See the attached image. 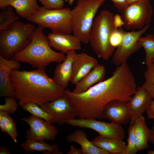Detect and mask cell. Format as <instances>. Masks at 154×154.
Masks as SVG:
<instances>
[{"mask_svg":"<svg viewBox=\"0 0 154 154\" xmlns=\"http://www.w3.org/2000/svg\"><path fill=\"white\" fill-rule=\"evenodd\" d=\"M98 64L96 58L86 53H76L72 64L70 82L75 85Z\"/></svg>","mask_w":154,"mask_h":154,"instance_id":"obj_15","label":"cell"},{"mask_svg":"<svg viewBox=\"0 0 154 154\" xmlns=\"http://www.w3.org/2000/svg\"><path fill=\"white\" fill-rule=\"evenodd\" d=\"M13 7L9 6L5 10L0 12V31L8 29L20 19L19 16L14 11Z\"/></svg>","mask_w":154,"mask_h":154,"instance_id":"obj_26","label":"cell"},{"mask_svg":"<svg viewBox=\"0 0 154 154\" xmlns=\"http://www.w3.org/2000/svg\"><path fill=\"white\" fill-rule=\"evenodd\" d=\"M152 62H154V58H153V60Z\"/></svg>","mask_w":154,"mask_h":154,"instance_id":"obj_44","label":"cell"},{"mask_svg":"<svg viewBox=\"0 0 154 154\" xmlns=\"http://www.w3.org/2000/svg\"><path fill=\"white\" fill-rule=\"evenodd\" d=\"M149 142L154 145V126L150 129Z\"/></svg>","mask_w":154,"mask_h":154,"instance_id":"obj_39","label":"cell"},{"mask_svg":"<svg viewBox=\"0 0 154 154\" xmlns=\"http://www.w3.org/2000/svg\"><path fill=\"white\" fill-rule=\"evenodd\" d=\"M21 120L29 126L26 132V139L53 141L58 133L57 129L52 123L32 115Z\"/></svg>","mask_w":154,"mask_h":154,"instance_id":"obj_11","label":"cell"},{"mask_svg":"<svg viewBox=\"0 0 154 154\" xmlns=\"http://www.w3.org/2000/svg\"><path fill=\"white\" fill-rule=\"evenodd\" d=\"M137 88L134 76L126 62L117 66L110 77L83 93H74L68 89L64 92L79 118L96 119H102L103 110L111 102L129 101Z\"/></svg>","mask_w":154,"mask_h":154,"instance_id":"obj_1","label":"cell"},{"mask_svg":"<svg viewBox=\"0 0 154 154\" xmlns=\"http://www.w3.org/2000/svg\"><path fill=\"white\" fill-rule=\"evenodd\" d=\"M67 154H82L81 149H78L74 147L73 145L70 146V148L67 153Z\"/></svg>","mask_w":154,"mask_h":154,"instance_id":"obj_37","label":"cell"},{"mask_svg":"<svg viewBox=\"0 0 154 154\" xmlns=\"http://www.w3.org/2000/svg\"><path fill=\"white\" fill-rule=\"evenodd\" d=\"M146 112L149 118L154 119V99L152 100Z\"/></svg>","mask_w":154,"mask_h":154,"instance_id":"obj_36","label":"cell"},{"mask_svg":"<svg viewBox=\"0 0 154 154\" xmlns=\"http://www.w3.org/2000/svg\"><path fill=\"white\" fill-rule=\"evenodd\" d=\"M152 98L142 87L137 88L135 93L129 101L130 114L129 125L133 124L135 120L146 112Z\"/></svg>","mask_w":154,"mask_h":154,"instance_id":"obj_16","label":"cell"},{"mask_svg":"<svg viewBox=\"0 0 154 154\" xmlns=\"http://www.w3.org/2000/svg\"><path fill=\"white\" fill-rule=\"evenodd\" d=\"M112 1L115 8L121 13L129 5L127 0H110Z\"/></svg>","mask_w":154,"mask_h":154,"instance_id":"obj_34","label":"cell"},{"mask_svg":"<svg viewBox=\"0 0 154 154\" xmlns=\"http://www.w3.org/2000/svg\"><path fill=\"white\" fill-rule=\"evenodd\" d=\"M103 118L121 125L127 124L130 120L129 101L116 100L111 102L103 110Z\"/></svg>","mask_w":154,"mask_h":154,"instance_id":"obj_13","label":"cell"},{"mask_svg":"<svg viewBox=\"0 0 154 154\" xmlns=\"http://www.w3.org/2000/svg\"><path fill=\"white\" fill-rule=\"evenodd\" d=\"M106 0H77L71 10L72 33L81 43H89L92 26L96 15Z\"/></svg>","mask_w":154,"mask_h":154,"instance_id":"obj_6","label":"cell"},{"mask_svg":"<svg viewBox=\"0 0 154 154\" xmlns=\"http://www.w3.org/2000/svg\"><path fill=\"white\" fill-rule=\"evenodd\" d=\"M113 23L115 27L118 28L124 25V23L122 19L121 15L116 14L113 16Z\"/></svg>","mask_w":154,"mask_h":154,"instance_id":"obj_35","label":"cell"},{"mask_svg":"<svg viewBox=\"0 0 154 154\" xmlns=\"http://www.w3.org/2000/svg\"><path fill=\"white\" fill-rule=\"evenodd\" d=\"M153 13L149 2H141L129 5L121 15L126 29L139 30L149 25Z\"/></svg>","mask_w":154,"mask_h":154,"instance_id":"obj_8","label":"cell"},{"mask_svg":"<svg viewBox=\"0 0 154 154\" xmlns=\"http://www.w3.org/2000/svg\"><path fill=\"white\" fill-rule=\"evenodd\" d=\"M20 62L13 58L8 60L0 55V97H15V92L10 80V74L13 70H19Z\"/></svg>","mask_w":154,"mask_h":154,"instance_id":"obj_14","label":"cell"},{"mask_svg":"<svg viewBox=\"0 0 154 154\" xmlns=\"http://www.w3.org/2000/svg\"><path fill=\"white\" fill-rule=\"evenodd\" d=\"M66 124L71 126L91 129L104 137L123 140L125 135L124 129L121 125L99 121L96 119L74 118Z\"/></svg>","mask_w":154,"mask_h":154,"instance_id":"obj_9","label":"cell"},{"mask_svg":"<svg viewBox=\"0 0 154 154\" xmlns=\"http://www.w3.org/2000/svg\"><path fill=\"white\" fill-rule=\"evenodd\" d=\"M67 141L78 143L81 147L82 154H109L104 150L95 146L88 139L85 132L77 129L66 137Z\"/></svg>","mask_w":154,"mask_h":154,"instance_id":"obj_20","label":"cell"},{"mask_svg":"<svg viewBox=\"0 0 154 154\" xmlns=\"http://www.w3.org/2000/svg\"><path fill=\"white\" fill-rule=\"evenodd\" d=\"M23 150L28 153H32L35 151H42L43 154H62L59 151L58 145L55 144L50 145L44 141L27 140L20 144Z\"/></svg>","mask_w":154,"mask_h":154,"instance_id":"obj_23","label":"cell"},{"mask_svg":"<svg viewBox=\"0 0 154 154\" xmlns=\"http://www.w3.org/2000/svg\"><path fill=\"white\" fill-rule=\"evenodd\" d=\"M36 28L32 23L18 21L0 31V55L8 60L13 58L30 43Z\"/></svg>","mask_w":154,"mask_h":154,"instance_id":"obj_5","label":"cell"},{"mask_svg":"<svg viewBox=\"0 0 154 154\" xmlns=\"http://www.w3.org/2000/svg\"><path fill=\"white\" fill-rule=\"evenodd\" d=\"M147 66L144 73L145 81L141 86L154 99V62L147 65Z\"/></svg>","mask_w":154,"mask_h":154,"instance_id":"obj_29","label":"cell"},{"mask_svg":"<svg viewBox=\"0 0 154 154\" xmlns=\"http://www.w3.org/2000/svg\"><path fill=\"white\" fill-rule=\"evenodd\" d=\"M37 0H12L11 6L15 10L16 13L22 18L31 17L39 10L40 7Z\"/></svg>","mask_w":154,"mask_h":154,"instance_id":"obj_24","label":"cell"},{"mask_svg":"<svg viewBox=\"0 0 154 154\" xmlns=\"http://www.w3.org/2000/svg\"><path fill=\"white\" fill-rule=\"evenodd\" d=\"M150 0H127L128 4L131 5L141 2H149Z\"/></svg>","mask_w":154,"mask_h":154,"instance_id":"obj_40","label":"cell"},{"mask_svg":"<svg viewBox=\"0 0 154 154\" xmlns=\"http://www.w3.org/2000/svg\"><path fill=\"white\" fill-rule=\"evenodd\" d=\"M106 73L105 66L98 64L75 85L72 92L80 94L86 91L94 85L104 80Z\"/></svg>","mask_w":154,"mask_h":154,"instance_id":"obj_19","label":"cell"},{"mask_svg":"<svg viewBox=\"0 0 154 154\" xmlns=\"http://www.w3.org/2000/svg\"><path fill=\"white\" fill-rule=\"evenodd\" d=\"M125 31L121 27L114 30L110 37V41L111 45L115 48L121 42Z\"/></svg>","mask_w":154,"mask_h":154,"instance_id":"obj_32","label":"cell"},{"mask_svg":"<svg viewBox=\"0 0 154 154\" xmlns=\"http://www.w3.org/2000/svg\"><path fill=\"white\" fill-rule=\"evenodd\" d=\"M149 26V24L147 25L138 31L125 32L123 39L113 56L112 61L114 65L117 66L126 62L132 54L142 47L139 38Z\"/></svg>","mask_w":154,"mask_h":154,"instance_id":"obj_10","label":"cell"},{"mask_svg":"<svg viewBox=\"0 0 154 154\" xmlns=\"http://www.w3.org/2000/svg\"><path fill=\"white\" fill-rule=\"evenodd\" d=\"M123 140L103 137L99 135L91 141L96 146L110 154H121L125 150L126 144Z\"/></svg>","mask_w":154,"mask_h":154,"instance_id":"obj_21","label":"cell"},{"mask_svg":"<svg viewBox=\"0 0 154 154\" xmlns=\"http://www.w3.org/2000/svg\"><path fill=\"white\" fill-rule=\"evenodd\" d=\"M40 106L52 116L53 123L60 125L66 123L78 116L77 110L72 105L65 94L62 96Z\"/></svg>","mask_w":154,"mask_h":154,"instance_id":"obj_12","label":"cell"},{"mask_svg":"<svg viewBox=\"0 0 154 154\" xmlns=\"http://www.w3.org/2000/svg\"><path fill=\"white\" fill-rule=\"evenodd\" d=\"M135 137L134 125H129L128 131L127 144L125 150L121 154H136L138 152Z\"/></svg>","mask_w":154,"mask_h":154,"instance_id":"obj_30","label":"cell"},{"mask_svg":"<svg viewBox=\"0 0 154 154\" xmlns=\"http://www.w3.org/2000/svg\"><path fill=\"white\" fill-rule=\"evenodd\" d=\"M148 154H154V150L149 151L147 153Z\"/></svg>","mask_w":154,"mask_h":154,"instance_id":"obj_43","label":"cell"},{"mask_svg":"<svg viewBox=\"0 0 154 154\" xmlns=\"http://www.w3.org/2000/svg\"><path fill=\"white\" fill-rule=\"evenodd\" d=\"M5 104L0 105V111L13 114L17 109L18 104L15 97H7L5 99Z\"/></svg>","mask_w":154,"mask_h":154,"instance_id":"obj_31","label":"cell"},{"mask_svg":"<svg viewBox=\"0 0 154 154\" xmlns=\"http://www.w3.org/2000/svg\"><path fill=\"white\" fill-rule=\"evenodd\" d=\"M45 68L11 71V82L19 105L32 102L40 106L65 94V89L48 76Z\"/></svg>","mask_w":154,"mask_h":154,"instance_id":"obj_2","label":"cell"},{"mask_svg":"<svg viewBox=\"0 0 154 154\" xmlns=\"http://www.w3.org/2000/svg\"><path fill=\"white\" fill-rule=\"evenodd\" d=\"M133 125L136 145L138 151L148 148L150 129L146 123L144 117L142 115L137 118Z\"/></svg>","mask_w":154,"mask_h":154,"instance_id":"obj_22","label":"cell"},{"mask_svg":"<svg viewBox=\"0 0 154 154\" xmlns=\"http://www.w3.org/2000/svg\"><path fill=\"white\" fill-rule=\"evenodd\" d=\"M75 0H68V3L70 6L73 3Z\"/></svg>","mask_w":154,"mask_h":154,"instance_id":"obj_42","label":"cell"},{"mask_svg":"<svg viewBox=\"0 0 154 154\" xmlns=\"http://www.w3.org/2000/svg\"><path fill=\"white\" fill-rule=\"evenodd\" d=\"M76 53L74 50L67 52L64 60L56 65L54 72L53 79L58 84L64 89L70 82L72 64Z\"/></svg>","mask_w":154,"mask_h":154,"instance_id":"obj_18","label":"cell"},{"mask_svg":"<svg viewBox=\"0 0 154 154\" xmlns=\"http://www.w3.org/2000/svg\"><path fill=\"white\" fill-rule=\"evenodd\" d=\"M9 150L6 147L1 146L0 148V154H10Z\"/></svg>","mask_w":154,"mask_h":154,"instance_id":"obj_41","label":"cell"},{"mask_svg":"<svg viewBox=\"0 0 154 154\" xmlns=\"http://www.w3.org/2000/svg\"><path fill=\"white\" fill-rule=\"evenodd\" d=\"M12 0H0V8H4L11 5Z\"/></svg>","mask_w":154,"mask_h":154,"instance_id":"obj_38","label":"cell"},{"mask_svg":"<svg viewBox=\"0 0 154 154\" xmlns=\"http://www.w3.org/2000/svg\"><path fill=\"white\" fill-rule=\"evenodd\" d=\"M43 7L48 10L62 9L64 5V0H38Z\"/></svg>","mask_w":154,"mask_h":154,"instance_id":"obj_33","label":"cell"},{"mask_svg":"<svg viewBox=\"0 0 154 154\" xmlns=\"http://www.w3.org/2000/svg\"><path fill=\"white\" fill-rule=\"evenodd\" d=\"M50 46L64 53L72 50L82 49L81 42L77 37L71 34L50 33L47 36Z\"/></svg>","mask_w":154,"mask_h":154,"instance_id":"obj_17","label":"cell"},{"mask_svg":"<svg viewBox=\"0 0 154 154\" xmlns=\"http://www.w3.org/2000/svg\"><path fill=\"white\" fill-rule=\"evenodd\" d=\"M114 15L108 10L101 11L96 16L91 31L90 46L97 56L105 60L109 59L115 49L110 41L112 32L117 29L114 24Z\"/></svg>","mask_w":154,"mask_h":154,"instance_id":"obj_4","label":"cell"},{"mask_svg":"<svg viewBox=\"0 0 154 154\" xmlns=\"http://www.w3.org/2000/svg\"><path fill=\"white\" fill-rule=\"evenodd\" d=\"M0 128L2 132L6 133L15 143L17 142L16 124L9 114L2 111H0Z\"/></svg>","mask_w":154,"mask_h":154,"instance_id":"obj_25","label":"cell"},{"mask_svg":"<svg viewBox=\"0 0 154 154\" xmlns=\"http://www.w3.org/2000/svg\"><path fill=\"white\" fill-rule=\"evenodd\" d=\"M139 41L145 52V62L147 65L152 62L154 58V35L150 34L139 38Z\"/></svg>","mask_w":154,"mask_h":154,"instance_id":"obj_27","label":"cell"},{"mask_svg":"<svg viewBox=\"0 0 154 154\" xmlns=\"http://www.w3.org/2000/svg\"><path fill=\"white\" fill-rule=\"evenodd\" d=\"M21 106L24 110L29 112L31 115L53 123L52 116L37 104L33 102H28Z\"/></svg>","mask_w":154,"mask_h":154,"instance_id":"obj_28","label":"cell"},{"mask_svg":"<svg viewBox=\"0 0 154 154\" xmlns=\"http://www.w3.org/2000/svg\"><path fill=\"white\" fill-rule=\"evenodd\" d=\"M71 10L69 8L50 10L40 7L37 13L27 20L38 26L48 28L52 33L71 34L72 19Z\"/></svg>","mask_w":154,"mask_h":154,"instance_id":"obj_7","label":"cell"},{"mask_svg":"<svg viewBox=\"0 0 154 154\" xmlns=\"http://www.w3.org/2000/svg\"><path fill=\"white\" fill-rule=\"evenodd\" d=\"M43 29L38 26L30 43L13 58L37 68H45L52 62H63L66 56L63 53L56 52L51 48L47 36L43 32Z\"/></svg>","mask_w":154,"mask_h":154,"instance_id":"obj_3","label":"cell"}]
</instances>
